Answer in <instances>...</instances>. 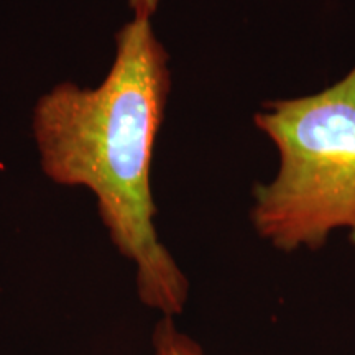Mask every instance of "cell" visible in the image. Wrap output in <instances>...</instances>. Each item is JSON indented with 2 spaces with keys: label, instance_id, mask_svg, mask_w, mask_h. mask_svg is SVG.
Returning a JSON list of instances; mask_svg holds the SVG:
<instances>
[{
  "label": "cell",
  "instance_id": "cell-2",
  "mask_svg": "<svg viewBox=\"0 0 355 355\" xmlns=\"http://www.w3.org/2000/svg\"><path fill=\"white\" fill-rule=\"evenodd\" d=\"M255 123L279 152V170L255 188L252 222L283 252L318 250L337 229L355 245V68L334 86L266 102Z\"/></svg>",
  "mask_w": 355,
  "mask_h": 355
},
{
  "label": "cell",
  "instance_id": "cell-4",
  "mask_svg": "<svg viewBox=\"0 0 355 355\" xmlns=\"http://www.w3.org/2000/svg\"><path fill=\"white\" fill-rule=\"evenodd\" d=\"M159 0H128L133 8V15L139 17H152L157 10Z\"/></svg>",
  "mask_w": 355,
  "mask_h": 355
},
{
  "label": "cell",
  "instance_id": "cell-3",
  "mask_svg": "<svg viewBox=\"0 0 355 355\" xmlns=\"http://www.w3.org/2000/svg\"><path fill=\"white\" fill-rule=\"evenodd\" d=\"M153 355H206L201 345L176 327L171 316H163L153 331Z\"/></svg>",
  "mask_w": 355,
  "mask_h": 355
},
{
  "label": "cell",
  "instance_id": "cell-1",
  "mask_svg": "<svg viewBox=\"0 0 355 355\" xmlns=\"http://www.w3.org/2000/svg\"><path fill=\"white\" fill-rule=\"evenodd\" d=\"M168 53L150 17L133 19L115 35V56L96 87L63 83L33 110V137L44 175L94 194L102 224L135 265L141 303L176 316L189 285L155 227L150 168L168 94Z\"/></svg>",
  "mask_w": 355,
  "mask_h": 355
}]
</instances>
